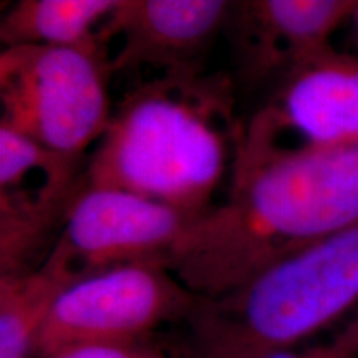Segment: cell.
<instances>
[{
    "mask_svg": "<svg viewBox=\"0 0 358 358\" xmlns=\"http://www.w3.org/2000/svg\"><path fill=\"white\" fill-rule=\"evenodd\" d=\"M357 224L358 141L285 151L232 168L227 199L194 222L166 267L216 297Z\"/></svg>",
    "mask_w": 358,
    "mask_h": 358,
    "instance_id": "1",
    "label": "cell"
},
{
    "mask_svg": "<svg viewBox=\"0 0 358 358\" xmlns=\"http://www.w3.org/2000/svg\"><path fill=\"white\" fill-rule=\"evenodd\" d=\"M234 87L203 69L163 73L129 90L87 161V185L131 192L204 216L232 171L243 124Z\"/></svg>",
    "mask_w": 358,
    "mask_h": 358,
    "instance_id": "2",
    "label": "cell"
},
{
    "mask_svg": "<svg viewBox=\"0 0 358 358\" xmlns=\"http://www.w3.org/2000/svg\"><path fill=\"white\" fill-rule=\"evenodd\" d=\"M357 308L358 224L201 299L169 358H267Z\"/></svg>",
    "mask_w": 358,
    "mask_h": 358,
    "instance_id": "3",
    "label": "cell"
},
{
    "mask_svg": "<svg viewBox=\"0 0 358 358\" xmlns=\"http://www.w3.org/2000/svg\"><path fill=\"white\" fill-rule=\"evenodd\" d=\"M108 50L24 45L0 53V124L57 153L88 158L111 113Z\"/></svg>",
    "mask_w": 358,
    "mask_h": 358,
    "instance_id": "4",
    "label": "cell"
},
{
    "mask_svg": "<svg viewBox=\"0 0 358 358\" xmlns=\"http://www.w3.org/2000/svg\"><path fill=\"white\" fill-rule=\"evenodd\" d=\"M201 299L158 264L87 277L60 295L40 334L35 357L50 358L80 347L145 343L161 325L185 324Z\"/></svg>",
    "mask_w": 358,
    "mask_h": 358,
    "instance_id": "5",
    "label": "cell"
},
{
    "mask_svg": "<svg viewBox=\"0 0 358 358\" xmlns=\"http://www.w3.org/2000/svg\"><path fill=\"white\" fill-rule=\"evenodd\" d=\"M198 219L131 192L87 185L42 268L73 285L120 267H166Z\"/></svg>",
    "mask_w": 358,
    "mask_h": 358,
    "instance_id": "6",
    "label": "cell"
},
{
    "mask_svg": "<svg viewBox=\"0 0 358 358\" xmlns=\"http://www.w3.org/2000/svg\"><path fill=\"white\" fill-rule=\"evenodd\" d=\"M358 141V57L330 50L285 77L241 129L234 166Z\"/></svg>",
    "mask_w": 358,
    "mask_h": 358,
    "instance_id": "7",
    "label": "cell"
},
{
    "mask_svg": "<svg viewBox=\"0 0 358 358\" xmlns=\"http://www.w3.org/2000/svg\"><path fill=\"white\" fill-rule=\"evenodd\" d=\"M357 0H248L232 2L231 30L241 77L279 85L292 71L332 50Z\"/></svg>",
    "mask_w": 358,
    "mask_h": 358,
    "instance_id": "8",
    "label": "cell"
},
{
    "mask_svg": "<svg viewBox=\"0 0 358 358\" xmlns=\"http://www.w3.org/2000/svg\"><path fill=\"white\" fill-rule=\"evenodd\" d=\"M231 7L222 0H118L101 29L106 48L118 42L110 71L203 69L201 58L226 29Z\"/></svg>",
    "mask_w": 358,
    "mask_h": 358,
    "instance_id": "9",
    "label": "cell"
},
{
    "mask_svg": "<svg viewBox=\"0 0 358 358\" xmlns=\"http://www.w3.org/2000/svg\"><path fill=\"white\" fill-rule=\"evenodd\" d=\"M87 179L73 186L0 189V275L43 267Z\"/></svg>",
    "mask_w": 358,
    "mask_h": 358,
    "instance_id": "10",
    "label": "cell"
},
{
    "mask_svg": "<svg viewBox=\"0 0 358 358\" xmlns=\"http://www.w3.org/2000/svg\"><path fill=\"white\" fill-rule=\"evenodd\" d=\"M118 0H20L0 22L3 48L103 47L101 29ZM108 50V48H106Z\"/></svg>",
    "mask_w": 358,
    "mask_h": 358,
    "instance_id": "11",
    "label": "cell"
},
{
    "mask_svg": "<svg viewBox=\"0 0 358 358\" xmlns=\"http://www.w3.org/2000/svg\"><path fill=\"white\" fill-rule=\"evenodd\" d=\"M66 282L43 268L0 275V358H32Z\"/></svg>",
    "mask_w": 358,
    "mask_h": 358,
    "instance_id": "12",
    "label": "cell"
},
{
    "mask_svg": "<svg viewBox=\"0 0 358 358\" xmlns=\"http://www.w3.org/2000/svg\"><path fill=\"white\" fill-rule=\"evenodd\" d=\"M267 358H358V308L327 342L297 347Z\"/></svg>",
    "mask_w": 358,
    "mask_h": 358,
    "instance_id": "13",
    "label": "cell"
},
{
    "mask_svg": "<svg viewBox=\"0 0 358 358\" xmlns=\"http://www.w3.org/2000/svg\"><path fill=\"white\" fill-rule=\"evenodd\" d=\"M50 358H169L159 348L136 343V345H92L65 350Z\"/></svg>",
    "mask_w": 358,
    "mask_h": 358,
    "instance_id": "14",
    "label": "cell"
},
{
    "mask_svg": "<svg viewBox=\"0 0 358 358\" xmlns=\"http://www.w3.org/2000/svg\"><path fill=\"white\" fill-rule=\"evenodd\" d=\"M347 27H348V37H350V43H352L353 50H355L353 55L358 57V0L355 3V8H353L350 19H348V22H347Z\"/></svg>",
    "mask_w": 358,
    "mask_h": 358,
    "instance_id": "15",
    "label": "cell"
}]
</instances>
